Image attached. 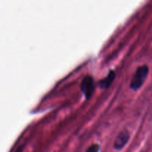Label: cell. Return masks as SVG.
Masks as SVG:
<instances>
[{
    "mask_svg": "<svg viewBox=\"0 0 152 152\" xmlns=\"http://www.w3.org/2000/svg\"><path fill=\"white\" fill-rule=\"evenodd\" d=\"M100 150V146L99 144H92L90 147L87 149L86 152H99Z\"/></svg>",
    "mask_w": 152,
    "mask_h": 152,
    "instance_id": "obj_5",
    "label": "cell"
},
{
    "mask_svg": "<svg viewBox=\"0 0 152 152\" xmlns=\"http://www.w3.org/2000/svg\"><path fill=\"white\" fill-rule=\"evenodd\" d=\"M129 139H130V134H129V131L123 130L121 132L119 133L117 137H116L115 140H114V147L115 149L120 150L127 144L129 142Z\"/></svg>",
    "mask_w": 152,
    "mask_h": 152,
    "instance_id": "obj_3",
    "label": "cell"
},
{
    "mask_svg": "<svg viewBox=\"0 0 152 152\" xmlns=\"http://www.w3.org/2000/svg\"><path fill=\"white\" fill-rule=\"evenodd\" d=\"M116 74L114 72V71L111 70L109 71V73L108 74V75L105 77L104 79L101 80L99 82V86L102 89H107L111 86V85L112 84V83L114 82V79H115Z\"/></svg>",
    "mask_w": 152,
    "mask_h": 152,
    "instance_id": "obj_4",
    "label": "cell"
},
{
    "mask_svg": "<svg viewBox=\"0 0 152 152\" xmlns=\"http://www.w3.org/2000/svg\"><path fill=\"white\" fill-rule=\"evenodd\" d=\"M80 88L86 99H90L94 91V80L93 77L91 76H86L82 81Z\"/></svg>",
    "mask_w": 152,
    "mask_h": 152,
    "instance_id": "obj_2",
    "label": "cell"
},
{
    "mask_svg": "<svg viewBox=\"0 0 152 152\" xmlns=\"http://www.w3.org/2000/svg\"><path fill=\"white\" fill-rule=\"evenodd\" d=\"M149 68L147 65H142L138 67L135 71L130 83V88L134 91L138 90L142 86L146 80Z\"/></svg>",
    "mask_w": 152,
    "mask_h": 152,
    "instance_id": "obj_1",
    "label": "cell"
}]
</instances>
